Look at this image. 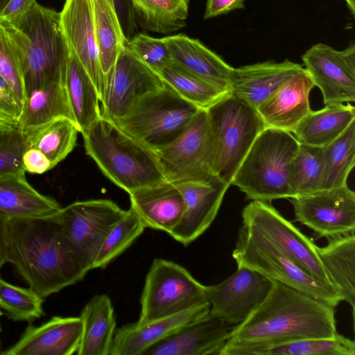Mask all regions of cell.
Instances as JSON below:
<instances>
[{
    "instance_id": "1",
    "label": "cell",
    "mask_w": 355,
    "mask_h": 355,
    "mask_svg": "<svg viewBox=\"0 0 355 355\" xmlns=\"http://www.w3.org/2000/svg\"><path fill=\"white\" fill-rule=\"evenodd\" d=\"M58 212L8 223V262L43 298L78 283L88 272L63 234Z\"/></svg>"
},
{
    "instance_id": "2",
    "label": "cell",
    "mask_w": 355,
    "mask_h": 355,
    "mask_svg": "<svg viewBox=\"0 0 355 355\" xmlns=\"http://www.w3.org/2000/svg\"><path fill=\"white\" fill-rule=\"evenodd\" d=\"M262 303L232 327L229 340L268 345L337 334L334 307L272 279Z\"/></svg>"
},
{
    "instance_id": "3",
    "label": "cell",
    "mask_w": 355,
    "mask_h": 355,
    "mask_svg": "<svg viewBox=\"0 0 355 355\" xmlns=\"http://www.w3.org/2000/svg\"><path fill=\"white\" fill-rule=\"evenodd\" d=\"M0 23L17 51L26 95L33 89L65 80L69 48L60 12L35 1L17 19Z\"/></svg>"
},
{
    "instance_id": "4",
    "label": "cell",
    "mask_w": 355,
    "mask_h": 355,
    "mask_svg": "<svg viewBox=\"0 0 355 355\" xmlns=\"http://www.w3.org/2000/svg\"><path fill=\"white\" fill-rule=\"evenodd\" d=\"M86 154L117 187L130 193L164 180L157 153L100 117L81 133Z\"/></svg>"
},
{
    "instance_id": "5",
    "label": "cell",
    "mask_w": 355,
    "mask_h": 355,
    "mask_svg": "<svg viewBox=\"0 0 355 355\" xmlns=\"http://www.w3.org/2000/svg\"><path fill=\"white\" fill-rule=\"evenodd\" d=\"M299 145L291 132L265 128L241 162L231 185L244 193L247 200L270 202L294 198L290 170Z\"/></svg>"
},
{
    "instance_id": "6",
    "label": "cell",
    "mask_w": 355,
    "mask_h": 355,
    "mask_svg": "<svg viewBox=\"0 0 355 355\" xmlns=\"http://www.w3.org/2000/svg\"><path fill=\"white\" fill-rule=\"evenodd\" d=\"M200 110L164 83L162 88L140 98L114 123L126 135L157 152L173 141Z\"/></svg>"
},
{
    "instance_id": "7",
    "label": "cell",
    "mask_w": 355,
    "mask_h": 355,
    "mask_svg": "<svg viewBox=\"0 0 355 355\" xmlns=\"http://www.w3.org/2000/svg\"><path fill=\"white\" fill-rule=\"evenodd\" d=\"M205 110L214 139L216 174L231 185L239 166L265 125L254 107L231 93Z\"/></svg>"
},
{
    "instance_id": "8",
    "label": "cell",
    "mask_w": 355,
    "mask_h": 355,
    "mask_svg": "<svg viewBox=\"0 0 355 355\" xmlns=\"http://www.w3.org/2000/svg\"><path fill=\"white\" fill-rule=\"evenodd\" d=\"M232 257L243 266L336 307L343 299L336 288L298 266L261 235L241 225Z\"/></svg>"
},
{
    "instance_id": "9",
    "label": "cell",
    "mask_w": 355,
    "mask_h": 355,
    "mask_svg": "<svg viewBox=\"0 0 355 355\" xmlns=\"http://www.w3.org/2000/svg\"><path fill=\"white\" fill-rule=\"evenodd\" d=\"M206 286L182 266L155 259L146 275L138 323L163 318L207 303Z\"/></svg>"
},
{
    "instance_id": "10",
    "label": "cell",
    "mask_w": 355,
    "mask_h": 355,
    "mask_svg": "<svg viewBox=\"0 0 355 355\" xmlns=\"http://www.w3.org/2000/svg\"><path fill=\"white\" fill-rule=\"evenodd\" d=\"M156 153L168 182L218 178L215 171L214 139L205 109H200L173 141Z\"/></svg>"
},
{
    "instance_id": "11",
    "label": "cell",
    "mask_w": 355,
    "mask_h": 355,
    "mask_svg": "<svg viewBox=\"0 0 355 355\" xmlns=\"http://www.w3.org/2000/svg\"><path fill=\"white\" fill-rule=\"evenodd\" d=\"M242 225L261 235L315 279L332 286L316 245L270 202L252 200L242 211Z\"/></svg>"
},
{
    "instance_id": "12",
    "label": "cell",
    "mask_w": 355,
    "mask_h": 355,
    "mask_svg": "<svg viewBox=\"0 0 355 355\" xmlns=\"http://www.w3.org/2000/svg\"><path fill=\"white\" fill-rule=\"evenodd\" d=\"M125 211L112 200L97 199L74 202L58 212L63 234L88 272L105 237Z\"/></svg>"
},
{
    "instance_id": "13",
    "label": "cell",
    "mask_w": 355,
    "mask_h": 355,
    "mask_svg": "<svg viewBox=\"0 0 355 355\" xmlns=\"http://www.w3.org/2000/svg\"><path fill=\"white\" fill-rule=\"evenodd\" d=\"M296 220L328 239L354 233L355 193L347 185L291 198Z\"/></svg>"
},
{
    "instance_id": "14",
    "label": "cell",
    "mask_w": 355,
    "mask_h": 355,
    "mask_svg": "<svg viewBox=\"0 0 355 355\" xmlns=\"http://www.w3.org/2000/svg\"><path fill=\"white\" fill-rule=\"evenodd\" d=\"M272 279L250 268L236 270L220 283L206 286L209 313L229 325L245 320L265 300Z\"/></svg>"
},
{
    "instance_id": "15",
    "label": "cell",
    "mask_w": 355,
    "mask_h": 355,
    "mask_svg": "<svg viewBox=\"0 0 355 355\" xmlns=\"http://www.w3.org/2000/svg\"><path fill=\"white\" fill-rule=\"evenodd\" d=\"M304 69L320 90L324 105L355 101V44L336 50L318 43L302 55Z\"/></svg>"
},
{
    "instance_id": "16",
    "label": "cell",
    "mask_w": 355,
    "mask_h": 355,
    "mask_svg": "<svg viewBox=\"0 0 355 355\" xmlns=\"http://www.w3.org/2000/svg\"><path fill=\"white\" fill-rule=\"evenodd\" d=\"M164 85L160 76L141 62L125 44L105 84L101 103V116L116 122L140 98Z\"/></svg>"
},
{
    "instance_id": "17",
    "label": "cell",
    "mask_w": 355,
    "mask_h": 355,
    "mask_svg": "<svg viewBox=\"0 0 355 355\" xmlns=\"http://www.w3.org/2000/svg\"><path fill=\"white\" fill-rule=\"evenodd\" d=\"M173 184L183 197L184 211L178 224L168 234L187 245L210 226L230 184L219 178L187 180Z\"/></svg>"
},
{
    "instance_id": "18",
    "label": "cell",
    "mask_w": 355,
    "mask_h": 355,
    "mask_svg": "<svg viewBox=\"0 0 355 355\" xmlns=\"http://www.w3.org/2000/svg\"><path fill=\"white\" fill-rule=\"evenodd\" d=\"M60 23L69 50L77 57L103 100L105 79L96 44L92 0H65Z\"/></svg>"
},
{
    "instance_id": "19",
    "label": "cell",
    "mask_w": 355,
    "mask_h": 355,
    "mask_svg": "<svg viewBox=\"0 0 355 355\" xmlns=\"http://www.w3.org/2000/svg\"><path fill=\"white\" fill-rule=\"evenodd\" d=\"M232 327L209 312L178 328L143 355H218Z\"/></svg>"
},
{
    "instance_id": "20",
    "label": "cell",
    "mask_w": 355,
    "mask_h": 355,
    "mask_svg": "<svg viewBox=\"0 0 355 355\" xmlns=\"http://www.w3.org/2000/svg\"><path fill=\"white\" fill-rule=\"evenodd\" d=\"M82 334L80 316H53L39 326L29 324L19 340L1 354L71 355L77 352Z\"/></svg>"
},
{
    "instance_id": "21",
    "label": "cell",
    "mask_w": 355,
    "mask_h": 355,
    "mask_svg": "<svg viewBox=\"0 0 355 355\" xmlns=\"http://www.w3.org/2000/svg\"><path fill=\"white\" fill-rule=\"evenodd\" d=\"M314 87L304 69L287 79L256 108L265 128L293 133L311 111L309 94Z\"/></svg>"
},
{
    "instance_id": "22",
    "label": "cell",
    "mask_w": 355,
    "mask_h": 355,
    "mask_svg": "<svg viewBox=\"0 0 355 355\" xmlns=\"http://www.w3.org/2000/svg\"><path fill=\"white\" fill-rule=\"evenodd\" d=\"M129 196L130 208L146 227L169 234L184 214V202L180 190L166 180L134 190Z\"/></svg>"
},
{
    "instance_id": "23",
    "label": "cell",
    "mask_w": 355,
    "mask_h": 355,
    "mask_svg": "<svg viewBox=\"0 0 355 355\" xmlns=\"http://www.w3.org/2000/svg\"><path fill=\"white\" fill-rule=\"evenodd\" d=\"M209 310L207 302L171 316L123 326L114 333L109 355H143L147 349Z\"/></svg>"
},
{
    "instance_id": "24",
    "label": "cell",
    "mask_w": 355,
    "mask_h": 355,
    "mask_svg": "<svg viewBox=\"0 0 355 355\" xmlns=\"http://www.w3.org/2000/svg\"><path fill=\"white\" fill-rule=\"evenodd\" d=\"M302 65L285 60L266 61L234 68L230 92L255 109L283 83L302 71Z\"/></svg>"
},
{
    "instance_id": "25",
    "label": "cell",
    "mask_w": 355,
    "mask_h": 355,
    "mask_svg": "<svg viewBox=\"0 0 355 355\" xmlns=\"http://www.w3.org/2000/svg\"><path fill=\"white\" fill-rule=\"evenodd\" d=\"M171 60L187 71L219 88L230 92L234 67L198 40L183 34L164 37Z\"/></svg>"
},
{
    "instance_id": "26",
    "label": "cell",
    "mask_w": 355,
    "mask_h": 355,
    "mask_svg": "<svg viewBox=\"0 0 355 355\" xmlns=\"http://www.w3.org/2000/svg\"><path fill=\"white\" fill-rule=\"evenodd\" d=\"M354 355L355 343L337 333L332 337L302 338L268 345L227 340L218 355Z\"/></svg>"
},
{
    "instance_id": "27",
    "label": "cell",
    "mask_w": 355,
    "mask_h": 355,
    "mask_svg": "<svg viewBox=\"0 0 355 355\" xmlns=\"http://www.w3.org/2000/svg\"><path fill=\"white\" fill-rule=\"evenodd\" d=\"M61 208L55 199L33 188L25 174L0 176V214L9 220L51 216Z\"/></svg>"
},
{
    "instance_id": "28",
    "label": "cell",
    "mask_w": 355,
    "mask_h": 355,
    "mask_svg": "<svg viewBox=\"0 0 355 355\" xmlns=\"http://www.w3.org/2000/svg\"><path fill=\"white\" fill-rule=\"evenodd\" d=\"M81 341L78 355H109L115 333L116 320L110 297L94 295L83 308Z\"/></svg>"
},
{
    "instance_id": "29",
    "label": "cell",
    "mask_w": 355,
    "mask_h": 355,
    "mask_svg": "<svg viewBox=\"0 0 355 355\" xmlns=\"http://www.w3.org/2000/svg\"><path fill=\"white\" fill-rule=\"evenodd\" d=\"M322 265L332 285L355 311V235L354 233L329 238L328 244L317 248Z\"/></svg>"
},
{
    "instance_id": "30",
    "label": "cell",
    "mask_w": 355,
    "mask_h": 355,
    "mask_svg": "<svg viewBox=\"0 0 355 355\" xmlns=\"http://www.w3.org/2000/svg\"><path fill=\"white\" fill-rule=\"evenodd\" d=\"M354 121L353 105L327 104L321 110H311L292 134L300 144L323 148L343 134Z\"/></svg>"
},
{
    "instance_id": "31",
    "label": "cell",
    "mask_w": 355,
    "mask_h": 355,
    "mask_svg": "<svg viewBox=\"0 0 355 355\" xmlns=\"http://www.w3.org/2000/svg\"><path fill=\"white\" fill-rule=\"evenodd\" d=\"M65 86L75 123L82 133L101 117V101L92 79L70 50Z\"/></svg>"
},
{
    "instance_id": "32",
    "label": "cell",
    "mask_w": 355,
    "mask_h": 355,
    "mask_svg": "<svg viewBox=\"0 0 355 355\" xmlns=\"http://www.w3.org/2000/svg\"><path fill=\"white\" fill-rule=\"evenodd\" d=\"M58 118L75 122L65 80L53 82L28 92L18 125L26 132Z\"/></svg>"
},
{
    "instance_id": "33",
    "label": "cell",
    "mask_w": 355,
    "mask_h": 355,
    "mask_svg": "<svg viewBox=\"0 0 355 355\" xmlns=\"http://www.w3.org/2000/svg\"><path fill=\"white\" fill-rule=\"evenodd\" d=\"M92 3L96 40L105 87L120 52L128 39L123 31L116 8L107 0H92Z\"/></svg>"
},
{
    "instance_id": "34",
    "label": "cell",
    "mask_w": 355,
    "mask_h": 355,
    "mask_svg": "<svg viewBox=\"0 0 355 355\" xmlns=\"http://www.w3.org/2000/svg\"><path fill=\"white\" fill-rule=\"evenodd\" d=\"M23 132L26 147L40 150L54 167L73 150L80 132L73 121L58 118Z\"/></svg>"
},
{
    "instance_id": "35",
    "label": "cell",
    "mask_w": 355,
    "mask_h": 355,
    "mask_svg": "<svg viewBox=\"0 0 355 355\" xmlns=\"http://www.w3.org/2000/svg\"><path fill=\"white\" fill-rule=\"evenodd\" d=\"M140 25L146 30L170 33L186 25L188 0H130Z\"/></svg>"
},
{
    "instance_id": "36",
    "label": "cell",
    "mask_w": 355,
    "mask_h": 355,
    "mask_svg": "<svg viewBox=\"0 0 355 355\" xmlns=\"http://www.w3.org/2000/svg\"><path fill=\"white\" fill-rule=\"evenodd\" d=\"M157 73L182 98L200 109H207L231 93L205 81L173 61Z\"/></svg>"
},
{
    "instance_id": "37",
    "label": "cell",
    "mask_w": 355,
    "mask_h": 355,
    "mask_svg": "<svg viewBox=\"0 0 355 355\" xmlns=\"http://www.w3.org/2000/svg\"><path fill=\"white\" fill-rule=\"evenodd\" d=\"M323 154L321 189L347 185L348 175L355 164V121L337 139L323 147Z\"/></svg>"
},
{
    "instance_id": "38",
    "label": "cell",
    "mask_w": 355,
    "mask_h": 355,
    "mask_svg": "<svg viewBox=\"0 0 355 355\" xmlns=\"http://www.w3.org/2000/svg\"><path fill=\"white\" fill-rule=\"evenodd\" d=\"M323 168V148L300 144L290 170L295 197L321 190Z\"/></svg>"
},
{
    "instance_id": "39",
    "label": "cell",
    "mask_w": 355,
    "mask_h": 355,
    "mask_svg": "<svg viewBox=\"0 0 355 355\" xmlns=\"http://www.w3.org/2000/svg\"><path fill=\"white\" fill-rule=\"evenodd\" d=\"M146 227L130 208L114 225L101 244L94 259L92 269L105 268L121 254L143 233Z\"/></svg>"
},
{
    "instance_id": "40",
    "label": "cell",
    "mask_w": 355,
    "mask_h": 355,
    "mask_svg": "<svg viewBox=\"0 0 355 355\" xmlns=\"http://www.w3.org/2000/svg\"><path fill=\"white\" fill-rule=\"evenodd\" d=\"M44 299L31 288L13 285L0 277V308L10 320L31 322L41 318Z\"/></svg>"
},
{
    "instance_id": "41",
    "label": "cell",
    "mask_w": 355,
    "mask_h": 355,
    "mask_svg": "<svg viewBox=\"0 0 355 355\" xmlns=\"http://www.w3.org/2000/svg\"><path fill=\"white\" fill-rule=\"evenodd\" d=\"M26 148L24 134L18 125H0V176L25 174L21 159Z\"/></svg>"
},
{
    "instance_id": "42",
    "label": "cell",
    "mask_w": 355,
    "mask_h": 355,
    "mask_svg": "<svg viewBox=\"0 0 355 355\" xmlns=\"http://www.w3.org/2000/svg\"><path fill=\"white\" fill-rule=\"evenodd\" d=\"M125 46L156 73L172 61L164 37L156 38L139 33L128 40Z\"/></svg>"
},
{
    "instance_id": "43",
    "label": "cell",
    "mask_w": 355,
    "mask_h": 355,
    "mask_svg": "<svg viewBox=\"0 0 355 355\" xmlns=\"http://www.w3.org/2000/svg\"><path fill=\"white\" fill-rule=\"evenodd\" d=\"M0 74L24 103L26 90L21 64L15 46L0 23Z\"/></svg>"
},
{
    "instance_id": "44",
    "label": "cell",
    "mask_w": 355,
    "mask_h": 355,
    "mask_svg": "<svg viewBox=\"0 0 355 355\" xmlns=\"http://www.w3.org/2000/svg\"><path fill=\"white\" fill-rule=\"evenodd\" d=\"M23 108V101L0 74V115L8 123L18 125Z\"/></svg>"
},
{
    "instance_id": "45",
    "label": "cell",
    "mask_w": 355,
    "mask_h": 355,
    "mask_svg": "<svg viewBox=\"0 0 355 355\" xmlns=\"http://www.w3.org/2000/svg\"><path fill=\"white\" fill-rule=\"evenodd\" d=\"M22 164L25 172L42 174L53 168L49 159L39 150L27 148L22 155Z\"/></svg>"
},
{
    "instance_id": "46",
    "label": "cell",
    "mask_w": 355,
    "mask_h": 355,
    "mask_svg": "<svg viewBox=\"0 0 355 355\" xmlns=\"http://www.w3.org/2000/svg\"><path fill=\"white\" fill-rule=\"evenodd\" d=\"M244 1L245 0H207L204 18L209 19L236 9L243 8Z\"/></svg>"
},
{
    "instance_id": "47",
    "label": "cell",
    "mask_w": 355,
    "mask_h": 355,
    "mask_svg": "<svg viewBox=\"0 0 355 355\" xmlns=\"http://www.w3.org/2000/svg\"><path fill=\"white\" fill-rule=\"evenodd\" d=\"M35 0H10L0 13V21H12L25 14Z\"/></svg>"
},
{
    "instance_id": "48",
    "label": "cell",
    "mask_w": 355,
    "mask_h": 355,
    "mask_svg": "<svg viewBox=\"0 0 355 355\" xmlns=\"http://www.w3.org/2000/svg\"><path fill=\"white\" fill-rule=\"evenodd\" d=\"M9 219L0 214V268L8 262Z\"/></svg>"
},
{
    "instance_id": "49",
    "label": "cell",
    "mask_w": 355,
    "mask_h": 355,
    "mask_svg": "<svg viewBox=\"0 0 355 355\" xmlns=\"http://www.w3.org/2000/svg\"><path fill=\"white\" fill-rule=\"evenodd\" d=\"M347 7L350 11V12L352 14V15H354L355 14V0H345Z\"/></svg>"
},
{
    "instance_id": "50",
    "label": "cell",
    "mask_w": 355,
    "mask_h": 355,
    "mask_svg": "<svg viewBox=\"0 0 355 355\" xmlns=\"http://www.w3.org/2000/svg\"><path fill=\"white\" fill-rule=\"evenodd\" d=\"M10 0H0V13Z\"/></svg>"
},
{
    "instance_id": "51",
    "label": "cell",
    "mask_w": 355,
    "mask_h": 355,
    "mask_svg": "<svg viewBox=\"0 0 355 355\" xmlns=\"http://www.w3.org/2000/svg\"><path fill=\"white\" fill-rule=\"evenodd\" d=\"M9 123L0 115V125Z\"/></svg>"
},
{
    "instance_id": "52",
    "label": "cell",
    "mask_w": 355,
    "mask_h": 355,
    "mask_svg": "<svg viewBox=\"0 0 355 355\" xmlns=\"http://www.w3.org/2000/svg\"><path fill=\"white\" fill-rule=\"evenodd\" d=\"M108 2L116 8L115 0H107Z\"/></svg>"
},
{
    "instance_id": "53",
    "label": "cell",
    "mask_w": 355,
    "mask_h": 355,
    "mask_svg": "<svg viewBox=\"0 0 355 355\" xmlns=\"http://www.w3.org/2000/svg\"><path fill=\"white\" fill-rule=\"evenodd\" d=\"M3 315V312L0 309V317ZM1 331V324H0V332Z\"/></svg>"
},
{
    "instance_id": "54",
    "label": "cell",
    "mask_w": 355,
    "mask_h": 355,
    "mask_svg": "<svg viewBox=\"0 0 355 355\" xmlns=\"http://www.w3.org/2000/svg\"><path fill=\"white\" fill-rule=\"evenodd\" d=\"M1 338H0V354H1Z\"/></svg>"
},
{
    "instance_id": "55",
    "label": "cell",
    "mask_w": 355,
    "mask_h": 355,
    "mask_svg": "<svg viewBox=\"0 0 355 355\" xmlns=\"http://www.w3.org/2000/svg\"><path fill=\"white\" fill-rule=\"evenodd\" d=\"M188 1H189V0H188Z\"/></svg>"
}]
</instances>
